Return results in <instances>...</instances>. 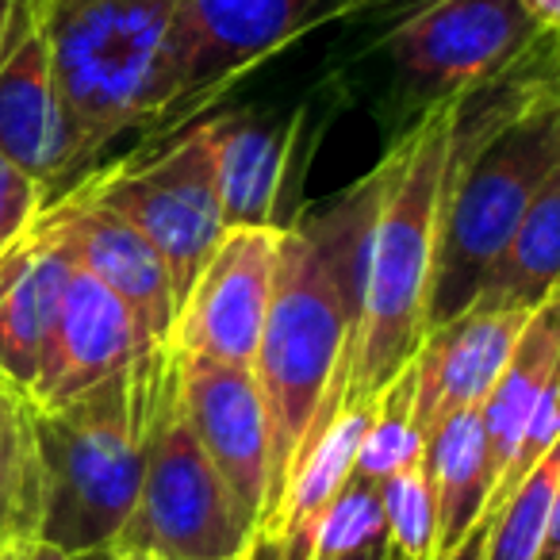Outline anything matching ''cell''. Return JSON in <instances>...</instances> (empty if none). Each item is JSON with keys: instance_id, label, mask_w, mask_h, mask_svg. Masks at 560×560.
I'll return each mask as SVG.
<instances>
[{"instance_id": "1", "label": "cell", "mask_w": 560, "mask_h": 560, "mask_svg": "<svg viewBox=\"0 0 560 560\" xmlns=\"http://www.w3.org/2000/svg\"><path fill=\"white\" fill-rule=\"evenodd\" d=\"M376 196L381 165L335 203L280 231L277 289L254 361L272 434L265 514L277 506L296 457L335 419L358 315L361 238Z\"/></svg>"}, {"instance_id": "2", "label": "cell", "mask_w": 560, "mask_h": 560, "mask_svg": "<svg viewBox=\"0 0 560 560\" xmlns=\"http://www.w3.org/2000/svg\"><path fill=\"white\" fill-rule=\"evenodd\" d=\"M460 101L465 96H442L430 104L381 162V196L361 238L358 315L335 415L376 404L427 338L442 192Z\"/></svg>"}, {"instance_id": "3", "label": "cell", "mask_w": 560, "mask_h": 560, "mask_svg": "<svg viewBox=\"0 0 560 560\" xmlns=\"http://www.w3.org/2000/svg\"><path fill=\"white\" fill-rule=\"evenodd\" d=\"M557 162L560 112L549 73L506 89L503 101L483 104L472 124L460 101L442 192L427 335L480 296L483 280Z\"/></svg>"}, {"instance_id": "4", "label": "cell", "mask_w": 560, "mask_h": 560, "mask_svg": "<svg viewBox=\"0 0 560 560\" xmlns=\"http://www.w3.org/2000/svg\"><path fill=\"white\" fill-rule=\"evenodd\" d=\"M165 365L170 342L66 404H32L43 465L39 541L85 557L119 537L147 472Z\"/></svg>"}, {"instance_id": "5", "label": "cell", "mask_w": 560, "mask_h": 560, "mask_svg": "<svg viewBox=\"0 0 560 560\" xmlns=\"http://www.w3.org/2000/svg\"><path fill=\"white\" fill-rule=\"evenodd\" d=\"M180 0H39L78 173L135 124L165 112V62Z\"/></svg>"}, {"instance_id": "6", "label": "cell", "mask_w": 560, "mask_h": 560, "mask_svg": "<svg viewBox=\"0 0 560 560\" xmlns=\"http://www.w3.org/2000/svg\"><path fill=\"white\" fill-rule=\"evenodd\" d=\"M249 537L254 522L188 422L170 350L139 499L108 549L158 560H234L246 552Z\"/></svg>"}, {"instance_id": "7", "label": "cell", "mask_w": 560, "mask_h": 560, "mask_svg": "<svg viewBox=\"0 0 560 560\" xmlns=\"http://www.w3.org/2000/svg\"><path fill=\"white\" fill-rule=\"evenodd\" d=\"M73 188L96 203L119 211L158 249L173 280V296H188L200 269L226 234L223 203H219L215 162L203 124L150 154L147 162H124L81 177Z\"/></svg>"}, {"instance_id": "8", "label": "cell", "mask_w": 560, "mask_h": 560, "mask_svg": "<svg viewBox=\"0 0 560 560\" xmlns=\"http://www.w3.org/2000/svg\"><path fill=\"white\" fill-rule=\"evenodd\" d=\"M346 4L350 0H180L165 62V112L219 93Z\"/></svg>"}, {"instance_id": "9", "label": "cell", "mask_w": 560, "mask_h": 560, "mask_svg": "<svg viewBox=\"0 0 560 560\" xmlns=\"http://www.w3.org/2000/svg\"><path fill=\"white\" fill-rule=\"evenodd\" d=\"M537 39L545 35L518 0H427L384 35V55L442 101L503 78Z\"/></svg>"}, {"instance_id": "10", "label": "cell", "mask_w": 560, "mask_h": 560, "mask_svg": "<svg viewBox=\"0 0 560 560\" xmlns=\"http://www.w3.org/2000/svg\"><path fill=\"white\" fill-rule=\"evenodd\" d=\"M280 231L231 226L177 307L170 346L226 365L254 369L277 289Z\"/></svg>"}, {"instance_id": "11", "label": "cell", "mask_w": 560, "mask_h": 560, "mask_svg": "<svg viewBox=\"0 0 560 560\" xmlns=\"http://www.w3.org/2000/svg\"><path fill=\"white\" fill-rule=\"evenodd\" d=\"M0 154L47 188V203L73 188L78 150L43 35L39 0H12L0 47Z\"/></svg>"}, {"instance_id": "12", "label": "cell", "mask_w": 560, "mask_h": 560, "mask_svg": "<svg viewBox=\"0 0 560 560\" xmlns=\"http://www.w3.org/2000/svg\"><path fill=\"white\" fill-rule=\"evenodd\" d=\"M173 365H177L180 399H185L196 438L257 529L265 518V503H269L272 434L254 369L185 350H173Z\"/></svg>"}, {"instance_id": "13", "label": "cell", "mask_w": 560, "mask_h": 560, "mask_svg": "<svg viewBox=\"0 0 560 560\" xmlns=\"http://www.w3.org/2000/svg\"><path fill=\"white\" fill-rule=\"evenodd\" d=\"M150 350H158V342L142 330L131 307L73 261L70 284L62 292L39 361V376H35L27 399L39 407H58L104 384L108 376L131 369Z\"/></svg>"}, {"instance_id": "14", "label": "cell", "mask_w": 560, "mask_h": 560, "mask_svg": "<svg viewBox=\"0 0 560 560\" xmlns=\"http://www.w3.org/2000/svg\"><path fill=\"white\" fill-rule=\"evenodd\" d=\"M534 312L495 300H472L422 338L415 353V419L430 438L450 415L488 404L522 327Z\"/></svg>"}, {"instance_id": "15", "label": "cell", "mask_w": 560, "mask_h": 560, "mask_svg": "<svg viewBox=\"0 0 560 560\" xmlns=\"http://www.w3.org/2000/svg\"><path fill=\"white\" fill-rule=\"evenodd\" d=\"M43 219L62 234L73 261L131 307L135 319L158 346L170 342L173 323H177V296H173L170 269L139 226L127 223L119 211L96 203L81 188H70L58 200H50L43 208Z\"/></svg>"}, {"instance_id": "16", "label": "cell", "mask_w": 560, "mask_h": 560, "mask_svg": "<svg viewBox=\"0 0 560 560\" xmlns=\"http://www.w3.org/2000/svg\"><path fill=\"white\" fill-rule=\"evenodd\" d=\"M70 272V246L43 215L0 257V381L24 396L39 376V361Z\"/></svg>"}, {"instance_id": "17", "label": "cell", "mask_w": 560, "mask_h": 560, "mask_svg": "<svg viewBox=\"0 0 560 560\" xmlns=\"http://www.w3.org/2000/svg\"><path fill=\"white\" fill-rule=\"evenodd\" d=\"M215 162L219 203L231 226H280L277 203L289 173V131L257 112L203 119Z\"/></svg>"}, {"instance_id": "18", "label": "cell", "mask_w": 560, "mask_h": 560, "mask_svg": "<svg viewBox=\"0 0 560 560\" xmlns=\"http://www.w3.org/2000/svg\"><path fill=\"white\" fill-rule=\"evenodd\" d=\"M427 476L438 514L434 560H442L488 518L495 503V460L480 407L450 415L427 438Z\"/></svg>"}, {"instance_id": "19", "label": "cell", "mask_w": 560, "mask_h": 560, "mask_svg": "<svg viewBox=\"0 0 560 560\" xmlns=\"http://www.w3.org/2000/svg\"><path fill=\"white\" fill-rule=\"evenodd\" d=\"M557 365H560V289L545 304L534 307L518 342H514L511 358H506L503 373H499L495 388H491L488 404L480 407L491 442V460H495V499L503 491L506 476H511L522 434H526L537 399H541L549 376L557 373Z\"/></svg>"}, {"instance_id": "20", "label": "cell", "mask_w": 560, "mask_h": 560, "mask_svg": "<svg viewBox=\"0 0 560 560\" xmlns=\"http://www.w3.org/2000/svg\"><path fill=\"white\" fill-rule=\"evenodd\" d=\"M560 289V162L537 188L534 203L511 234L476 300H495L534 312Z\"/></svg>"}, {"instance_id": "21", "label": "cell", "mask_w": 560, "mask_h": 560, "mask_svg": "<svg viewBox=\"0 0 560 560\" xmlns=\"http://www.w3.org/2000/svg\"><path fill=\"white\" fill-rule=\"evenodd\" d=\"M43 465L32 427V399L0 381V549L39 541Z\"/></svg>"}, {"instance_id": "22", "label": "cell", "mask_w": 560, "mask_h": 560, "mask_svg": "<svg viewBox=\"0 0 560 560\" xmlns=\"http://www.w3.org/2000/svg\"><path fill=\"white\" fill-rule=\"evenodd\" d=\"M422 453H427V438H422L419 419H415V365H407L376 396L365 438H361L358 460H353V476L384 483L399 468L422 460Z\"/></svg>"}, {"instance_id": "23", "label": "cell", "mask_w": 560, "mask_h": 560, "mask_svg": "<svg viewBox=\"0 0 560 560\" xmlns=\"http://www.w3.org/2000/svg\"><path fill=\"white\" fill-rule=\"evenodd\" d=\"M384 522H388V545L399 560H434L438 514L434 491L427 476V453L415 465L399 468L381 483Z\"/></svg>"}, {"instance_id": "24", "label": "cell", "mask_w": 560, "mask_h": 560, "mask_svg": "<svg viewBox=\"0 0 560 560\" xmlns=\"http://www.w3.org/2000/svg\"><path fill=\"white\" fill-rule=\"evenodd\" d=\"M384 541H388V522H384L381 483L350 476L323 514L315 557H342V552H361Z\"/></svg>"}, {"instance_id": "25", "label": "cell", "mask_w": 560, "mask_h": 560, "mask_svg": "<svg viewBox=\"0 0 560 560\" xmlns=\"http://www.w3.org/2000/svg\"><path fill=\"white\" fill-rule=\"evenodd\" d=\"M47 208V188L0 154V257L9 254Z\"/></svg>"}, {"instance_id": "26", "label": "cell", "mask_w": 560, "mask_h": 560, "mask_svg": "<svg viewBox=\"0 0 560 560\" xmlns=\"http://www.w3.org/2000/svg\"><path fill=\"white\" fill-rule=\"evenodd\" d=\"M518 4H522V12L537 24V32L560 47V0H518Z\"/></svg>"}, {"instance_id": "27", "label": "cell", "mask_w": 560, "mask_h": 560, "mask_svg": "<svg viewBox=\"0 0 560 560\" xmlns=\"http://www.w3.org/2000/svg\"><path fill=\"white\" fill-rule=\"evenodd\" d=\"M488 529H491V511H488V518H483L480 526H476L472 534H468L465 541H460L457 549L442 560H488Z\"/></svg>"}, {"instance_id": "28", "label": "cell", "mask_w": 560, "mask_h": 560, "mask_svg": "<svg viewBox=\"0 0 560 560\" xmlns=\"http://www.w3.org/2000/svg\"><path fill=\"white\" fill-rule=\"evenodd\" d=\"M537 560H560V480H557V499H552V518H549V534H545L541 557Z\"/></svg>"}, {"instance_id": "29", "label": "cell", "mask_w": 560, "mask_h": 560, "mask_svg": "<svg viewBox=\"0 0 560 560\" xmlns=\"http://www.w3.org/2000/svg\"><path fill=\"white\" fill-rule=\"evenodd\" d=\"M24 560H81V557H73V552L58 549V545L32 541V545H27V549H24Z\"/></svg>"}, {"instance_id": "30", "label": "cell", "mask_w": 560, "mask_h": 560, "mask_svg": "<svg viewBox=\"0 0 560 560\" xmlns=\"http://www.w3.org/2000/svg\"><path fill=\"white\" fill-rule=\"evenodd\" d=\"M315 560H399L392 552V545H373V549H361V552H342V557H315Z\"/></svg>"}, {"instance_id": "31", "label": "cell", "mask_w": 560, "mask_h": 560, "mask_svg": "<svg viewBox=\"0 0 560 560\" xmlns=\"http://www.w3.org/2000/svg\"><path fill=\"white\" fill-rule=\"evenodd\" d=\"M81 560H158V557H127V552H112V549H101V552H85Z\"/></svg>"}, {"instance_id": "32", "label": "cell", "mask_w": 560, "mask_h": 560, "mask_svg": "<svg viewBox=\"0 0 560 560\" xmlns=\"http://www.w3.org/2000/svg\"><path fill=\"white\" fill-rule=\"evenodd\" d=\"M9 16H12V0H0V47H4V32H9Z\"/></svg>"}, {"instance_id": "33", "label": "cell", "mask_w": 560, "mask_h": 560, "mask_svg": "<svg viewBox=\"0 0 560 560\" xmlns=\"http://www.w3.org/2000/svg\"><path fill=\"white\" fill-rule=\"evenodd\" d=\"M549 73V85H552V96H557V112H560V62L552 66V70H545Z\"/></svg>"}, {"instance_id": "34", "label": "cell", "mask_w": 560, "mask_h": 560, "mask_svg": "<svg viewBox=\"0 0 560 560\" xmlns=\"http://www.w3.org/2000/svg\"><path fill=\"white\" fill-rule=\"evenodd\" d=\"M27 549V545H24ZM24 549H0V560H24Z\"/></svg>"}, {"instance_id": "35", "label": "cell", "mask_w": 560, "mask_h": 560, "mask_svg": "<svg viewBox=\"0 0 560 560\" xmlns=\"http://www.w3.org/2000/svg\"><path fill=\"white\" fill-rule=\"evenodd\" d=\"M234 560H242V557H234Z\"/></svg>"}]
</instances>
